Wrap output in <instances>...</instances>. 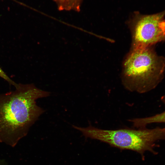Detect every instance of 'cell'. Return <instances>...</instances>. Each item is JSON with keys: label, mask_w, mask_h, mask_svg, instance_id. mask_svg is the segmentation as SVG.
Returning a JSON list of instances; mask_svg holds the SVG:
<instances>
[{"label": "cell", "mask_w": 165, "mask_h": 165, "mask_svg": "<svg viewBox=\"0 0 165 165\" xmlns=\"http://www.w3.org/2000/svg\"><path fill=\"white\" fill-rule=\"evenodd\" d=\"M72 127L81 131L86 138L97 140L121 149L135 151L141 155L142 159L144 158L146 151L156 154L155 150L156 142L165 140V127L107 130L91 125L86 127L74 125Z\"/></svg>", "instance_id": "3957f363"}, {"label": "cell", "mask_w": 165, "mask_h": 165, "mask_svg": "<svg viewBox=\"0 0 165 165\" xmlns=\"http://www.w3.org/2000/svg\"><path fill=\"white\" fill-rule=\"evenodd\" d=\"M14 90L0 94V142L12 147L27 135L44 110L36 100L50 93L33 84L18 83Z\"/></svg>", "instance_id": "6da1fadb"}, {"label": "cell", "mask_w": 165, "mask_h": 165, "mask_svg": "<svg viewBox=\"0 0 165 165\" xmlns=\"http://www.w3.org/2000/svg\"><path fill=\"white\" fill-rule=\"evenodd\" d=\"M165 73V58L152 46L132 48L124 62L122 82L129 91L145 93L158 86Z\"/></svg>", "instance_id": "7a4b0ae2"}, {"label": "cell", "mask_w": 165, "mask_h": 165, "mask_svg": "<svg viewBox=\"0 0 165 165\" xmlns=\"http://www.w3.org/2000/svg\"><path fill=\"white\" fill-rule=\"evenodd\" d=\"M160 100L165 105V95L161 97ZM128 121L132 123L134 127L138 129L146 127L147 125L151 123H165V111L161 113L151 116L130 119Z\"/></svg>", "instance_id": "5b68a950"}, {"label": "cell", "mask_w": 165, "mask_h": 165, "mask_svg": "<svg viewBox=\"0 0 165 165\" xmlns=\"http://www.w3.org/2000/svg\"></svg>", "instance_id": "ba28073f"}, {"label": "cell", "mask_w": 165, "mask_h": 165, "mask_svg": "<svg viewBox=\"0 0 165 165\" xmlns=\"http://www.w3.org/2000/svg\"><path fill=\"white\" fill-rule=\"evenodd\" d=\"M59 10L79 12L82 0H54Z\"/></svg>", "instance_id": "8992f818"}, {"label": "cell", "mask_w": 165, "mask_h": 165, "mask_svg": "<svg viewBox=\"0 0 165 165\" xmlns=\"http://www.w3.org/2000/svg\"><path fill=\"white\" fill-rule=\"evenodd\" d=\"M0 77L6 81L10 85L14 86L15 87H16L18 85V83H16L13 81L7 75L0 67Z\"/></svg>", "instance_id": "52a82bcc"}, {"label": "cell", "mask_w": 165, "mask_h": 165, "mask_svg": "<svg viewBox=\"0 0 165 165\" xmlns=\"http://www.w3.org/2000/svg\"><path fill=\"white\" fill-rule=\"evenodd\" d=\"M165 10L140 16L132 24V48L152 46L165 39Z\"/></svg>", "instance_id": "277c9868"}]
</instances>
